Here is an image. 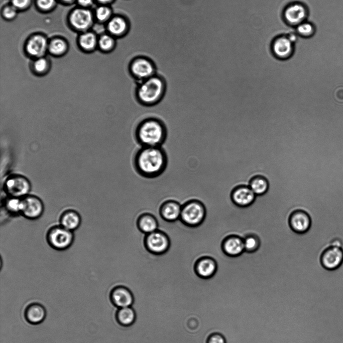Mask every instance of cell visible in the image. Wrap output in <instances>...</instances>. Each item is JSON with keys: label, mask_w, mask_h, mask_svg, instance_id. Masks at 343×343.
Masks as SVG:
<instances>
[{"label": "cell", "mask_w": 343, "mask_h": 343, "mask_svg": "<svg viewBox=\"0 0 343 343\" xmlns=\"http://www.w3.org/2000/svg\"><path fill=\"white\" fill-rule=\"evenodd\" d=\"M133 164L140 176L153 179L165 172L168 157L162 146H140L133 155Z\"/></svg>", "instance_id": "6da1fadb"}, {"label": "cell", "mask_w": 343, "mask_h": 343, "mask_svg": "<svg viewBox=\"0 0 343 343\" xmlns=\"http://www.w3.org/2000/svg\"><path fill=\"white\" fill-rule=\"evenodd\" d=\"M134 132L136 141L140 146H161L167 137L165 123L155 116L142 118L136 125Z\"/></svg>", "instance_id": "7a4b0ae2"}, {"label": "cell", "mask_w": 343, "mask_h": 343, "mask_svg": "<svg viewBox=\"0 0 343 343\" xmlns=\"http://www.w3.org/2000/svg\"><path fill=\"white\" fill-rule=\"evenodd\" d=\"M135 96L137 102L145 107L158 104L164 98L167 83L165 78L158 73L152 77L137 83Z\"/></svg>", "instance_id": "3957f363"}, {"label": "cell", "mask_w": 343, "mask_h": 343, "mask_svg": "<svg viewBox=\"0 0 343 343\" xmlns=\"http://www.w3.org/2000/svg\"><path fill=\"white\" fill-rule=\"evenodd\" d=\"M206 216V208L203 202L191 199L182 204L179 220L186 226L195 228L203 223Z\"/></svg>", "instance_id": "277c9868"}, {"label": "cell", "mask_w": 343, "mask_h": 343, "mask_svg": "<svg viewBox=\"0 0 343 343\" xmlns=\"http://www.w3.org/2000/svg\"><path fill=\"white\" fill-rule=\"evenodd\" d=\"M128 70L130 76L137 82L145 80L157 73V67L150 57L138 55L129 61Z\"/></svg>", "instance_id": "5b68a950"}, {"label": "cell", "mask_w": 343, "mask_h": 343, "mask_svg": "<svg viewBox=\"0 0 343 343\" xmlns=\"http://www.w3.org/2000/svg\"><path fill=\"white\" fill-rule=\"evenodd\" d=\"M144 245L146 250L151 254L161 255L167 253L171 245L169 235L160 229L144 235Z\"/></svg>", "instance_id": "8992f818"}, {"label": "cell", "mask_w": 343, "mask_h": 343, "mask_svg": "<svg viewBox=\"0 0 343 343\" xmlns=\"http://www.w3.org/2000/svg\"><path fill=\"white\" fill-rule=\"evenodd\" d=\"M46 239L49 245L57 250H64L69 248L74 241L73 231L61 225L51 226L47 231Z\"/></svg>", "instance_id": "52a82bcc"}, {"label": "cell", "mask_w": 343, "mask_h": 343, "mask_svg": "<svg viewBox=\"0 0 343 343\" xmlns=\"http://www.w3.org/2000/svg\"><path fill=\"white\" fill-rule=\"evenodd\" d=\"M4 188L8 196L23 198L30 194L31 184L25 176L14 174L5 180Z\"/></svg>", "instance_id": "ba28073f"}, {"label": "cell", "mask_w": 343, "mask_h": 343, "mask_svg": "<svg viewBox=\"0 0 343 343\" xmlns=\"http://www.w3.org/2000/svg\"><path fill=\"white\" fill-rule=\"evenodd\" d=\"M94 16L87 8L73 9L68 17L69 24L75 30L81 33L88 31L93 24Z\"/></svg>", "instance_id": "9c48e42d"}, {"label": "cell", "mask_w": 343, "mask_h": 343, "mask_svg": "<svg viewBox=\"0 0 343 343\" xmlns=\"http://www.w3.org/2000/svg\"><path fill=\"white\" fill-rule=\"evenodd\" d=\"M309 10L305 4L301 2H294L286 7L283 13V17L286 24L296 27L301 23L307 20Z\"/></svg>", "instance_id": "30bf717a"}, {"label": "cell", "mask_w": 343, "mask_h": 343, "mask_svg": "<svg viewBox=\"0 0 343 343\" xmlns=\"http://www.w3.org/2000/svg\"><path fill=\"white\" fill-rule=\"evenodd\" d=\"M105 25L106 32L117 39L125 37L131 28L129 18L121 14H114Z\"/></svg>", "instance_id": "8fae6325"}, {"label": "cell", "mask_w": 343, "mask_h": 343, "mask_svg": "<svg viewBox=\"0 0 343 343\" xmlns=\"http://www.w3.org/2000/svg\"><path fill=\"white\" fill-rule=\"evenodd\" d=\"M22 207L21 215L30 220L39 218L44 211L42 200L38 196L29 194L22 199Z\"/></svg>", "instance_id": "7c38bea8"}, {"label": "cell", "mask_w": 343, "mask_h": 343, "mask_svg": "<svg viewBox=\"0 0 343 343\" xmlns=\"http://www.w3.org/2000/svg\"><path fill=\"white\" fill-rule=\"evenodd\" d=\"M319 259L321 266L325 269L336 270L342 264L343 250L338 245L330 246L322 251Z\"/></svg>", "instance_id": "4fadbf2b"}, {"label": "cell", "mask_w": 343, "mask_h": 343, "mask_svg": "<svg viewBox=\"0 0 343 343\" xmlns=\"http://www.w3.org/2000/svg\"><path fill=\"white\" fill-rule=\"evenodd\" d=\"M49 41L43 35L36 34L27 40L25 49L26 52L33 59L44 56L48 49Z\"/></svg>", "instance_id": "5bb4252c"}, {"label": "cell", "mask_w": 343, "mask_h": 343, "mask_svg": "<svg viewBox=\"0 0 343 343\" xmlns=\"http://www.w3.org/2000/svg\"><path fill=\"white\" fill-rule=\"evenodd\" d=\"M109 298L111 304L117 308L132 306L134 299L129 289L124 286H115L111 289Z\"/></svg>", "instance_id": "9a60e30c"}, {"label": "cell", "mask_w": 343, "mask_h": 343, "mask_svg": "<svg viewBox=\"0 0 343 343\" xmlns=\"http://www.w3.org/2000/svg\"><path fill=\"white\" fill-rule=\"evenodd\" d=\"M274 55L279 59L286 60L293 54L295 45L287 37L283 35L276 37L271 46Z\"/></svg>", "instance_id": "2e32d148"}, {"label": "cell", "mask_w": 343, "mask_h": 343, "mask_svg": "<svg viewBox=\"0 0 343 343\" xmlns=\"http://www.w3.org/2000/svg\"><path fill=\"white\" fill-rule=\"evenodd\" d=\"M182 205L180 202L173 199L163 202L158 210L160 218L165 221L170 223L179 220Z\"/></svg>", "instance_id": "e0dca14e"}, {"label": "cell", "mask_w": 343, "mask_h": 343, "mask_svg": "<svg viewBox=\"0 0 343 343\" xmlns=\"http://www.w3.org/2000/svg\"><path fill=\"white\" fill-rule=\"evenodd\" d=\"M289 223L292 230L296 233L302 234L306 233L310 229L312 220L310 215L306 211L297 210L290 215Z\"/></svg>", "instance_id": "ac0fdd59"}, {"label": "cell", "mask_w": 343, "mask_h": 343, "mask_svg": "<svg viewBox=\"0 0 343 343\" xmlns=\"http://www.w3.org/2000/svg\"><path fill=\"white\" fill-rule=\"evenodd\" d=\"M217 264L216 261L209 256H202L197 259L194 265L196 274L202 279H209L216 272Z\"/></svg>", "instance_id": "d6986e66"}, {"label": "cell", "mask_w": 343, "mask_h": 343, "mask_svg": "<svg viewBox=\"0 0 343 343\" xmlns=\"http://www.w3.org/2000/svg\"><path fill=\"white\" fill-rule=\"evenodd\" d=\"M231 197L232 201L236 205L241 207H246L254 203L256 195L249 186L241 185L233 190Z\"/></svg>", "instance_id": "ffe728a7"}, {"label": "cell", "mask_w": 343, "mask_h": 343, "mask_svg": "<svg viewBox=\"0 0 343 343\" xmlns=\"http://www.w3.org/2000/svg\"><path fill=\"white\" fill-rule=\"evenodd\" d=\"M223 252L230 256H238L245 251L243 238L236 235H231L224 239L222 243Z\"/></svg>", "instance_id": "44dd1931"}, {"label": "cell", "mask_w": 343, "mask_h": 343, "mask_svg": "<svg viewBox=\"0 0 343 343\" xmlns=\"http://www.w3.org/2000/svg\"><path fill=\"white\" fill-rule=\"evenodd\" d=\"M136 225L138 230L142 234L146 235L159 229V221L152 213L145 212L140 214L137 218Z\"/></svg>", "instance_id": "7402d4cb"}, {"label": "cell", "mask_w": 343, "mask_h": 343, "mask_svg": "<svg viewBox=\"0 0 343 343\" xmlns=\"http://www.w3.org/2000/svg\"><path fill=\"white\" fill-rule=\"evenodd\" d=\"M46 316V311L41 304L32 303L29 304L24 311V317L29 323L36 325L42 323Z\"/></svg>", "instance_id": "603a6c76"}, {"label": "cell", "mask_w": 343, "mask_h": 343, "mask_svg": "<svg viewBox=\"0 0 343 343\" xmlns=\"http://www.w3.org/2000/svg\"><path fill=\"white\" fill-rule=\"evenodd\" d=\"M81 223V216L76 210L68 209L60 214L59 224L68 230L73 232L78 228Z\"/></svg>", "instance_id": "cb8c5ba5"}, {"label": "cell", "mask_w": 343, "mask_h": 343, "mask_svg": "<svg viewBox=\"0 0 343 343\" xmlns=\"http://www.w3.org/2000/svg\"><path fill=\"white\" fill-rule=\"evenodd\" d=\"M98 37L89 31L81 33L78 39L80 48L84 52H92L98 47Z\"/></svg>", "instance_id": "d4e9b609"}, {"label": "cell", "mask_w": 343, "mask_h": 343, "mask_svg": "<svg viewBox=\"0 0 343 343\" xmlns=\"http://www.w3.org/2000/svg\"><path fill=\"white\" fill-rule=\"evenodd\" d=\"M115 318L120 325L129 326L135 321L136 314L132 306L118 308L115 312Z\"/></svg>", "instance_id": "484cf974"}, {"label": "cell", "mask_w": 343, "mask_h": 343, "mask_svg": "<svg viewBox=\"0 0 343 343\" xmlns=\"http://www.w3.org/2000/svg\"><path fill=\"white\" fill-rule=\"evenodd\" d=\"M51 69V63L47 57L43 56L34 59L30 64L32 73L37 76L46 75Z\"/></svg>", "instance_id": "4316f807"}, {"label": "cell", "mask_w": 343, "mask_h": 343, "mask_svg": "<svg viewBox=\"0 0 343 343\" xmlns=\"http://www.w3.org/2000/svg\"><path fill=\"white\" fill-rule=\"evenodd\" d=\"M249 187L256 196H260L267 192L269 188V183L265 177L257 175L250 180Z\"/></svg>", "instance_id": "83f0119b"}, {"label": "cell", "mask_w": 343, "mask_h": 343, "mask_svg": "<svg viewBox=\"0 0 343 343\" xmlns=\"http://www.w3.org/2000/svg\"><path fill=\"white\" fill-rule=\"evenodd\" d=\"M68 44L63 39L55 38L49 41V52L54 56H61L64 55L68 51Z\"/></svg>", "instance_id": "f1b7e54d"}, {"label": "cell", "mask_w": 343, "mask_h": 343, "mask_svg": "<svg viewBox=\"0 0 343 343\" xmlns=\"http://www.w3.org/2000/svg\"><path fill=\"white\" fill-rule=\"evenodd\" d=\"M117 43V39L106 32L98 37L97 48L104 53H109L115 50Z\"/></svg>", "instance_id": "f546056e"}, {"label": "cell", "mask_w": 343, "mask_h": 343, "mask_svg": "<svg viewBox=\"0 0 343 343\" xmlns=\"http://www.w3.org/2000/svg\"><path fill=\"white\" fill-rule=\"evenodd\" d=\"M298 35L303 38H309L314 36L316 32V28L314 23L306 20L295 27Z\"/></svg>", "instance_id": "4dcf8cb0"}, {"label": "cell", "mask_w": 343, "mask_h": 343, "mask_svg": "<svg viewBox=\"0 0 343 343\" xmlns=\"http://www.w3.org/2000/svg\"><path fill=\"white\" fill-rule=\"evenodd\" d=\"M114 15L110 6L100 5L96 8L94 16L97 22L106 24Z\"/></svg>", "instance_id": "1f68e13d"}, {"label": "cell", "mask_w": 343, "mask_h": 343, "mask_svg": "<svg viewBox=\"0 0 343 343\" xmlns=\"http://www.w3.org/2000/svg\"><path fill=\"white\" fill-rule=\"evenodd\" d=\"M245 250L248 252L257 251L260 247L261 241L259 237L256 234H249L244 238Z\"/></svg>", "instance_id": "d6a6232c"}, {"label": "cell", "mask_w": 343, "mask_h": 343, "mask_svg": "<svg viewBox=\"0 0 343 343\" xmlns=\"http://www.w3.org/2000/svg\"><path fill=\"white\" fill-rule=\"evenodd\" d=\"M22 199L8 196L5 202L6 210L11 214H21L22 207Z\"/></svg>", "instance_id": "836d02e7"}, {"label": "cell", "mask_w": 343, "mask_h": 343, "mask_svg": "<svg viewBox=\"0 0 343 343\" xmlns=\"http://www.w3.org/2000/svg\"><path fill=\"white\" fill-rule=\"evenodd\" d=\"M37 8L41 12H50L56 5V0H36Z\"/></svg>", "instance_id": "e575fe53"}, {"label": "cell", "mask_w": 343, "mask_h": 343, "mask_svg": "<svg viewBox=\"0 0 343 343\" xmlns=\"http://www.w3.org/2000/svg\"><path fill=\"white\" fill-rule=\"evenodd\" d=\"M18 11L11 4L5 6L2 12V15L5 20H13L17 16Z\"/></svg>", "instance_id": "d590c367"}, {"label": "cell", "mask_w": 343, "mask_h": 343, "mask_svg": "<svg viewBox=\"0 0 343 343\" xmlns=\"http://www.w3.org/2000/svg\"><path fill=\"white\" fill-rule=\"evenodd\" d=\"M32 0H11V5L18 11H24L31 6Z\"/></svg>", "instance_id": "8d00e7d4"}, {"label": "cell", "mask_w": 343, "mask_h": 343, "mask_svg": "<svg viewBox=\"0 0 343 343\" xmlns=\"http://www.w3.org/2000/svg\"><path fill=\"white\" fill-rule=\"evenodd\" d=\"M206 343H226V340L222 334L216 332L208 336Z\"/></svg>", "instance_id": "74e56055"}, {"label": "cell", "mask_w": 343, "mask_h": 343, "mask_svg": "<svg viewBox=\"0 0 343 343\" xmlns=\"http://www.w3.org/2000/svg\"><path fill=\"white\" fill-rule=\"evenodd\" d=\"M80 7L87 8L91 6L94 0H76Z\"/></svg>", "instance_id": "f35d334b"}, {"label": "cell", "mask_w": 343, "mask_h": 343, "mask_svg": "<svg viewBox=\"0 0 343 343\" xmlns=\"http://www.w3.org/2000/svg\"><path fill=\"white\" fill-rule=\"evenodd\" d=\"M99 4L102 5H109L113 4L116 0H95Z\"/></svg>", "instance_id": "ab89813d"}, {"label": "cell", "mask_w": 343, "mask_h": 343, "mask_svg": "<svg viewBox=\"0 0 343 343\" xmlns=\"http://www.w3.org/2000/svg\"><path fill=\"white\" fill-rule=\"evenodd\" d=\"M61 3L64 4H72L74 2H75L76 0H59Z\"/></svg>", "instance_id": "60d3db41"}]
</instances>
